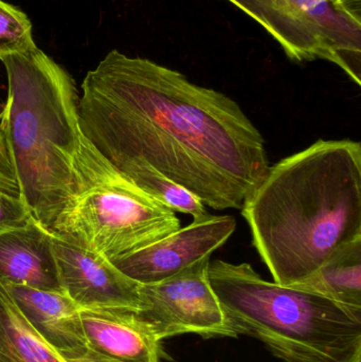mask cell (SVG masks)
<instances>
[{"label": "cell", "instance_id": "cell-1", "mask_svg": "<svg viewBox=\"0 0 361 362\" xmlns=\"http://www.w3.org/2000/svg\"><path fill=\"white\" fill-rule=\"evenodd\" d=\"M81 88V131L114 168L146 163L218 211L241 210L268 171L241 106L177 70L112 50Z\"/></svg>", "mask_w": 361, "mask_h": 362}, {"label": "cell", "instance_id": "cell-2", "mask_svg": "<svg viewBox=\"0 0 361 362\" xmlns=\"http://www.w3.org/2000/svg\"><path fill=\"white\" fill-rule=\"evenodd\" d=\"M273 282L309 278L361 238V144L318 140L269 167L242 206Z\"/></svg>", "mask_w": 361, "mask_h": 362}, {"label": "cell", "instance_id": "cell-3", "mask_svg": "<svg viewBox=\"0 0 361 362\" xmlns=\"http://www.w3.org/2000/svg\"><path fill=\"white\" fill-rule=\"evenodd\" d=\"M8 98L0 115L20 198L51 231L73 195V163L82 131L71 74L36 48L2 57Z\"/></svg>", "mask_w": 361, "mask_h": 362}, {"label": "cell", "instance_id": "cell-4", "mask_svg": "<svg viewBox=\"0 0 361 362\" xmlns=\"http://www.w3.org/2000/svg\"><path fill=\"white\" fill-rule=\"evenodd\" d=\"M208 278L235 333L282 362H361V308L268 282L248 263L210 262Z\"/></svg>", "mask_w": 361, "mask_h": 362}, {"label": "cell", "instance_id": "cell-5", "mask_svg": "<svg viewBox=\"0 0 361 362\" xmlns=\"http://www.w3.org/2000/svg\"><path fill=\"white\" fill-rule=\"evenodd\" d=\"M73 195L51 233L110 262L141 250L180 228L175 212L126 180L81 134Z\"/></svg>", "mask_w": 361, "mask_h": 362}, {"label": "cell", "instance_id": "cell-6", "mask_svg": "<svg viewBox=\"0 0 361 362\" xmlns=\"http://www.w3.org/2000/svg\"><path fill=\"white\" fill-rule=\"evenodd\" d=\"M258 21L292 61L326 59L361 85V21L334 0H228Z\"/></svg>", "mask_w": 361, "mask_h": 362}, {"label": "cell", "instance_id": "cell-7", "mask_svg": "<svg viewBox=\"0 0 361 362\" xmlns=\"http://www.w3.org/2000/svg\"><path fill=\"white\" fill-rule=\"evenodd\" d=\"M206 257L161 282L140 284L136 313L159 341L184 334L206 338H237L208 278Z\"/></svg>", "mask_w": 361, "mask_h": 362}, {"label": "cell", "instance_id": "cell-8", "mask_svg": "<svg viewBox=\"0 0 361 362\" xmlns=\"http://www.w3.org/2000/svg\"><path fill=\"white\" fill-rule=\"evenodd\" d=\"M235 229V217L206 213L159 242L112 263L139 284H154L203 257H211L214 251L226 244Z\"/></svg>", "mask_w": 361, "mask_h": 362}, {"label": "cell", "instance_id": "cell-9", "mask_svg": "<svg viewBox=\"0 0 361 362\" xmlns=\"http://www.w3.org/2000/svg\"><path fill=\"white\" fill-rule=\"evenodd\" d=\"M52 245L61 288L80 308L139 312V283L110 259L54 235Z\"/></svg>", "mask_w": 361, "mask_h": 362}, {"label": "cell", "instance_id": "cell-10", "mask_svg": "<svg viewBox=\"0 0 361 362\" xmlns=\"http://www.w3.org/2000/svg\"><path fill=\"white\" fill-rule=\"evenodd\" d=\"M36 333L61 357L88 350L81 308L65 291H42L21 285H2Z\"/></svg>", "mask_w": 361, "mask_h": 362}, {"label": "cell", "instance_id": "cell-11", "mask_svg": "<svg viewBox=\"0 0 361 362\" xmlns=\"http://www.w3.org/2000/svg\"><path fill=\"white\" fill-rule=\"evenodd\" d=\"M87 346L93 352L122 362H161L167 358L161 341L135 312L82 308Z\"/></svg>", "mask_w": 361, "mask_h": 362}, {"label": "cell", "instance_id": "cell-12", "mask_svg": "<svg viewBox=\"0 0 361 362\" xmlns=\"http://www.w3.org/2000/svg\"><path fill=\"white\" fill-rule=\"evenodd\" d=\"M52 240V233L34 218L0 234V285L64 291Z\"/></svg>", "mask_w": 361, "mask_h": 362}, {"label": "cell", "instance_id": "cell-13", "mask_svg": "<svg viewBox=\"0 0 361 362\" xmlns=\"http://www.w3.org/2000/svg\"><path fill=\"white\" fill-rule=\"evenodd\" d=\"M294 286L319 293L343 305L361 308V238L343 247Z\"/></svg>", "mask_w": 361, "mask_h": 362}, {"label": "cell", "instance_id": "cell-14", "mask_svg": "<svg viewBox=\"0 0 361 362\" xmlns=\"http://www.w3.org/2000/svg\"><path fill=\"white\" fill-rule=\"evenodd\" d=\"M0 362H66L36 333L2 285Z\"/></svg>", "mask_w": 361, "mask_h": 362}, {"label": "cell", "instance_id": "cell-15", "mask_svg": "<svg viewBox=\"0 0 361 362\" xmlns=\"http://www.w3.org/2000/svg\"><path fill=\"white\" fill-rule=\"evenodd\" d=\"M116 169L136 187L174 212L192 215L193 218L208 213L205 204L196 196L146 163H127Z\"/></svg>", "mask_w": 361, "mask_h": 362}, {"label": "cell", "instance_id": "cell-16", "mask_svg": "<svg viewBox=\"0 0 361 362\" xmlns=\"http://www.w3.org/2000/svg\"><path fill=\"white\" fill-rule=\"evenodd\" d=\"M37 48L33 38L32 23L25 12L0 0V59L23 54Z\"/></svg>", "mask_w": 361, "mask_h": 362}, {"label": "cell", "instance_id": "cell-17", "mask_svg": "<svg viewBox=\"0 0 361 362\" xmlns=\"http://www.w3.org/2000/svg\"><path fill=\"white\" fill-rule=\"evenodd\" d=\"M32 218L27 204L20 197L0 191V234L23 227Z\"/></svg>", "mask_w": 361, "mask_h": 362}, {"label": "cell", "instance_id": "cell-18", "mask_svg": "<svg viewBox=\"0 0 361 362\" xmlns=\"http://www.w3.org/2000/svg\"><path fill=\"white\" fill-rule=\"evenodd\" d=\"M0 191L14 197H20L14 167L11 161L1 129H0Z\"/></svg>", "mask_w": 361, "mask_h": 362}, {"label": "cell", "instance_id": "cell-19", "mask_svg": "<svg viewBox=\"0 0 361 362\" xmlns=\"http://www.w3.org/2000/svg\"><path fill=\"white\" fill-rule=\"evenodd\" d=\"M63 359L66 362H122L97 354V353L91 351L90 349H88L84 354L78 355V356L67 357V358Z\"/></svg>", "mask_w": 361, "mask_h": 362}, {"label": "cell", "instance_id": "cell-20", "mask_svg": "<svg viewBox=\"0 0 361 362\" xmlns=\"http://www.w3.org/2000/svg\"><path fill=\"white\" fill-rule=\"evenodd\" d=\"M343 10L361 21V0H334Z\"/></svg>", "mask_w": 361, "mask_h": 362}, {"label": "cell", "instance_id": "cell-21", "mask_svg": "<svg viewBox=\"0 0 361 362\" xmlns=\"http://www.w3.org/2000/svg\"><path fill=\"white\" fill-rule=\"evenodd\" d=\"M2 110H4V105H0V115H1Z\"/></svg>", "mask_w": 361, "mask_h": 362}]
</instances>
